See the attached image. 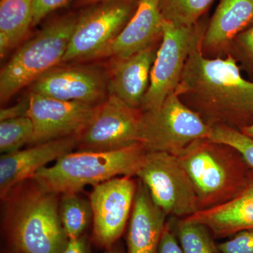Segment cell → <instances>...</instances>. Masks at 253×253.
Wrapping results in <instances>:
<instances>
[{"label": "cell", "instance_id": "2", "mask_svg": "<svg viewBox=\"0 0 253 253\" xmlns=\"http://www.w3.org/2000/svg\"><path fill=\"white\" fill-rule=\"evenodd\" d=\"M59 195L34 179L11 189L6 220L16 246L23 253H61L68 242L59 214Z\"/></svg>", "mask_w": 253, "mask_h": 253}, {"label": "cell", "instance_id": "13", "mask_svg": "<svg viewBox=\"0 0 253 253\" xmlns=\"http://www.w3.org/2000/svg\"><path fill=\"white\" fill-rule=\"evenodd\" d=\"M30 89V92L47 97L96 106L104 101L108 82L96 68L57 66L38 78Z\"/></svg>", "mask_w": 253, "mask_h": 253}, {"label": "cell", "instance_id": "29", "mask_svg": "<svg viewBox=\"0 0 253 253\" xmlns=\"http://www.w3.org/2000/svg\"><path fill=\"white\" fill-rule=\"evenodd\" d=\"M156 253H184L169 223L165 226Z\"/></svg>", "mask_w": 253, "mask_h": 253}, {"label": "cell", "instance_id": "30", "mask_svg": "<svg viewBox=\"0 0 253 253\" xmlns=\"http://www.w3.org/2000/svg\"><path fill=\"white\" fill-rule=\"evenodd\" d=\"M28 106H29V98L22 100L18 104L10 106L9 108H1L0 111V121L27 116Z\"/></svg>", "mask_w": 253, "mask_h": 253}, {"label": "cell", "instance_id": "4", "mask_svg": "<svg viewBox=\"0 0 253 253\" xmlns=\"http://www.w3.org/2000/svg\"><path fill=\"white\" fill-rule=\"evenodd\" d=\"M146 153L141 143L116 151L71 152L54 166L42 168L31 179L56 194L78 193L86 186H94L118 175L136 176Z\"/></svg>", "mask_w": 253, "mask_h": 253}, {"label": "cell", "instance_id": "31", "mask_svg": "<svg viewBox=\"0 0 253 253\" xmlns=\"http://www.w3.org/2000/svg\"><path fill=\"white\" fill-rule=\"evenodd\" d=\"M61 253H89L86 240L83 236L68 240L67 245Z\"/></svg>", "mask_w": 253, "mask_h": 253}, {"label": "cell", "instance_id": "9", "mask_svg": "<svg viewBox=\"0 0 253 253\" xmlns=\"http://www.w3.org/2000/svg\"><path fill=\"white\" fill-rule=\"evenodd\" d=\"M138 0H110L78 17L62 63L101 57L134 14Z\"/></svg>", "mask_w": 253, "mask_h": 253}, {"label": "cell", "instance_id": "12", "mask_svg": "<svg viewBox=\"0 0 253 253\" xmlns=\"http://www.w3.org/2000/svg\"><path fill=\"white\" fill-rule=\"evenodd\" d=\"M27 116L34 126L31 145L78 136L92 117L98 105L63 101L30 92Z\"/></svg>", "mask_w": 253, "mask_h": 253}, {"label": "cell", "instance_id": "5", "mask_svg": "<svg viewBox=\"0 0 253 253\" xmlns=\"http://www.w3.org/2000/svg\"><path fill=\"white\" fill-rule=\"evenodd\" d=\"M77 19L72 15L58 18L18 48L0 73L1 104L62 63Z\"/></svg>", "mask_w": 253, "mask_h": 253}, {"label": "cell", "instance_id": "8", "mask_svg": "<svg viewBox=\"0 0 253 253\" xmlns=\"http://www.w3.org/2000/svg\"><path fill=\"white\" fill-rule=\"evenodd\" d=\"M136 176L168 216L185 219L200 211L192 181L174 155L147 151Z\"/></svg>", "mask_w": 253, "mask_h": 253}, {"label": "cell", "instance_id": "21", "mask_svg": "<svg viewBox=\"0 0 253 253\" xmlns=\"http://www.w3.org/2000/svg\"><path fill=\"white\" fill-rule=\"evenodd\" d=\"M59 206L60 220L68 240L83 236L92 220L90 201L81 197L78 193L61 194Z\"/></svg>", "mask_w": 253, "mask_h": 253}, {"label": "cell", "instance_id": "34", "mask_svg": "<svg viewBox=\"0 0 253 253\" xmlns=\"http://www.w3.org/2000/svg\"><path fill=\"white\" fill-rule=\"evenodd\" d=\"M104 253H123V251H121V249H113L109 250V251H106Z\"/></svg>", "mask_w": 253, "mask_h": 253}, {"label": "cell", "instance_id": "25", "mask_svg": "<svg viewBox=\"0 0 253 253\" xmlns=\"http://www.w3.org/2000/svg\"><path fill=\"white\" fill-rule=\"evenodd\" d=\"M209 139L234 148L242 155L245 161L253 169V137L242 131L224 126H214Z\"/></svg>", "mask_w": 253, "mask_h": 253}, {"label": "cell", "instance_id": "14", "mask_svg": "<svg viewBox=\"0 0 253 253\" xmlns=\"http://www.w3.org/2000/svg\"><path fill=\"white\" fill-rule=\"evenodd\" d=\"M78 136H69L32 145L0 158V196L4 200L11 189L31 179L46 165L56 161L77 147Z\"/></svg>", "mask_w": 253, "mask_h": 253}, {"label": "cell", "instance_id": "26", "mask_svg": "<svg viewBox=\"0 0 253 253\" xmlns=\"http://www.w3.org/2000/svg\"><path fill=\"white\" fill-rule=\"evenodd\" d=\"M227 54L253 69V25L234 38Z\"/></svg>", "mask_w": 253, "mask_h": 253}, {"label": "cell", "instance_id": "27", "mask_svg": "<svg viewBox=\"0 0 253 253\" xmlns=\"http://www.w3.org/2000/svg\"><path fill=\"white\" fill-rule=\"evenodd\" d=\"M218 246L222 253H253V229L239 231Z\"/></svg>", "mask_w": 253, "mask_h": 253}, {"label": "cell", "instance_id": "6", "mask_svg": "<svg viewBox=\"0 0 253 253\" xmlns=\"http://www.w3.org/2000/svg\"><path fill=\"white\" fill-rule=\"evenodd\" d=\"M212 127L179 99L175 91L154 110L142 111L140 143L147 151L177 156L194 141L209 139Z\"/></svg>", "mask_w": 253, "mask_h": 253}, {"label": "cell", "instance_id": "28", "mask_svg": "<svg viewBox=\"0 0 253 253\" xmlns=\"http://www.w3.org/2000/svg\"><path fill=\"white\" fill-rule=\"evenodd\" d=\"M71 0H34L33 9V26L41 22L46 15L62 7Z\"/></svg>", "mask_w": 253, "mask_h": 253}, {"label": "cell", "instance_id": "3", "mask_svg": "<svg viewBox=\"0 0 253 253\" xmlns=\"http://www.w3.org/2000/svg\"><path fill=\"white\" fill-rule=\"evenodd\" d=\"M176 157L194 184L199 211L234 199L252 169L237 150L210 139L194 141Z\"/></svg>", "mask_w": 253, "mask_h": 253}, {"label": "cell", "instance_id": "20", "mask_svg": "<svg viewBox=\"0 0 253 253\" xmlns=\"http://www.w3.org/2000/svg\"><path fill=\"white\" fill-rule=\"evenodd\" d=\"M34 0H1L0 2V56L18 46L33 26Z\"/></svg>", "mask_w": 253, "mask_h": 253}, {"label": "cell", "instance_id": "19", "mask_svg": "<svg viewBox=\"0 0 253 253\" xmlns=\"http://www.w3.org/2000/svg\"><path fill=\"white\" fill-rule=\"evenodd\" d=\"M185 219L204 224L218 239L253 229V169L244 189L234 199Z\"/></svg>", "mask_w": 253, "mask_h": 253}, {"label": "cell", "instance_id": "22", "mask_svg": "<svg viewBox=\"0 0 253 253\" xmlns=\"http://www.w3.org/2000/svg\"><path fill=\"white\" fill-rule=\"evenodd\" d=\"M174 233L184 253H222L211 231L201 223L179 219Z\"/></svg>", "mask_w": 253, "mask_h": 253}, {"label": "cell", "instance_id": "23", "mask_svg": "<svg viewBox=\"0 0 253 253\" xmlns=\"http://www.w3.org/2000/svg\"><path fill=\"white\" fill-rule=\"evenodd\" d=\"M161 14L166 21L178 26H191L210 7L213 0H158Z\"/></svg>", "mask_w": 253, "mask_h": 253}, {"label": "cell", "instance_id": "24", "mask_svg": "<svg viewBox=\"0 0 253 253\" xmlns=\"http://www.w3.org/2000/svg\"><path fill=\"white\" fill-rule=\"evenodd\" d=\"M34 126L28 116L4 120L0 123V151L8 154L31 144Z\"/></svg>", "mask_w": 253, "mask_h": 253}, {"label": "cell", "instance_id": "33", "mask_svg": "<svg viewBox=\"0 0 253 253\" xmlns=\"http://www.w3.org/2000/svg\"><path fill=\"white\" fill-rule=\"evenodd\" d=\"M241 131H242V132L244 133L246 135L253 137V124L250 125L249 126L244 128Z\"/></svg>", "mask_w": 253, "mask_h": 253}, {"label": "cell", "instance_id": "32", "mask_svg": "<svg viewBox=\"0 0 253 253\" xmlns=\"http://www.w3.org/2000/svg\"><path fill=\"white\" fill-rule=\"evenodd\" d=\"M106 1H110V0H78V4L79 6H84V5L96 4Z\"/></svg>", "mask_w": 253, "mask_h": 253}, {"label": "cell", "instance_id": "16", "mask_svg": "<svg viewBox=\"0 0 253 253\" xmlns=\"http://www.w3.org/2000/svg\"><path fill=\"white\" fill-rule=\"evenodd\" d=\"M164 18L158 0H139L134 14L103 56L125 59L162 39Z\"/></svg>", "mask_w": 253, "mask_h": 253}, {"label": "cell", "instance_id": "17", "mask_svg": "<svg viewBox=\"0 0 253 253\" xmlns=\"http://www.w3.org/2000/svg\"><path fill=\"white\" fill-rule=\"evenodd\" d=\"M157 44L127 58L115 59L109 82V95L116 96L134 109H140L149 89Z\"/></svg>", "mask_w": 253, "mask_h": 253}, {"label": "cell", "instance_id": "1", "mask_svg": "<svg viewBox=\"0 0 253 253\" xmlns=\"http://www.w3.org/2000/svg\"><path fill=\"white\" fill-rule=\"evenodd\" d=\"M175 93L208 126L241 131L253 123V82L245 79L231 54L210 58L193 51Z\"/></svg>", "mask_w": 253, "mask_h": 253}, {"label": "cell", "instance_id": "18", "mask_svg": "<svg viewBox=\"0 0 253 253\" xmlns=\"http://www.w3.org/2000/svg\"><path fill=\"white\" fill-rule=\"evenodd\" d=\"M167 216L138 179L128 228V253H156Z\"/></svg>", "mask_w": 253, "mask_h": 253}, {"label": "cell", "instance_id": "15", "mask_svg": "<svg viewBox=\"0 0 253 253\" xmlns=\"http://www.w3.org/2000/svg\"><path fill=\"white\" fill-rule=\"evenodd\" d=\"M253 25V0H219L206 26L200 49L207 57L226 56L238 35Z\"/></svg>", "mask_w": 253, "mask_h": 253}, {"label": "cell", "instance_id": "7", "mask_svg": "<svg viewBox=\"0 0 253 253\" xmlns=\"http://www.w3.org/2000/svg\"><path fill=\"white\" fill-rule=\"evenodd\" d=\"M206 27L198 23L178 26L164 20L163 36L151 69L150 83L141 111L159 107L177 88L190 54L200 48Z\"/></svg>", "mask_w": 253, "mask_h": 253}, {"label": "cell", "instance_id": "11", "mask_svg": "<svg viewBox=\"0 0 253 253\" xmlns=\"http://www.w3.org/2000/svg\"><path fill=\"white\" fill-rule=\"evenodd\" d=\"M137 187L132 176L114 177L94 186L89 196L95 241L111 247L122 235L131 215Z\"/></svg>", "mask_w": 253, "mask_h": 253}, {"label": "cell", "instance_id": "10", "mask_svg": "<svg viewBox=\"0 0 253 253\" xmlns=\"http://www.w3.org/2000/svg\"><path fill=\"white\" fill-rule=\"evenodd\" d=\"M141 115L140 109L109 95L78 136V151H116L140 143Z\"/></svg>", "mask_w": 253, "mask_h": 253}]
</instances>
